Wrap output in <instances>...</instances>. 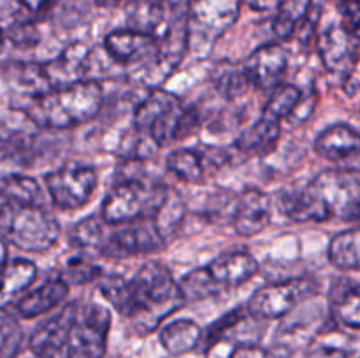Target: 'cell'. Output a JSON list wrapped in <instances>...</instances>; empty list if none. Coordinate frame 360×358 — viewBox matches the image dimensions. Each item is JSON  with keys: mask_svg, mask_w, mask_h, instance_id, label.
Instances as JSON below:
<instances>
[{"mask_svg": "<svg viewBox=\"0 0 360 358\" xmlns=\"http://www.w3.org/2000/svg\"><path fill=\"white\" fill-rule=\"evenodd\" d=\"M129 290L130 311L127 318L143 333L155 330L162 319L185 305L171 270L160 262L141 265L129 281Z\"/></svg>", "mask_w": 360, "mask_h": 358, "instance_id": "obj_1", "label": "cell"}, {"mask_svg": "<svg viewBox=\"0 0 360 358\" xmlns=\"http://www.w3.org/2000/svg\"><path fill=\"white\" fill-rule=\"evenodd\" d=\"M104 102V91L97 81H79L70 86L51 90L23 109L39 126L55 130L72 128L94 119Z\"/></svg>", "mask_w": 360, "mask_h": 358, "instance_id": "obj_2", "label": "cell"}, {"mask_svg": "<svg viewBox=\"0 0 360 358\" xmlns=\"http://www.w3.org/2000/svg\"><path fill=\"white\" fill-rule=\"evenodd\" d=\"M0 234L23 251L42 253L56 244L60 225L41 207L6 202L0 207Z\"/></svg>", "mask_w": 360, "mask_h": 358, "instance_id": "obj_3", "label": "cell"}, {"mask_svg": "<svg viewBox=\"0 0 360 358\" xmlns=\"http://www.w3.org/2000/svg\"><path fill=\"white\" fill-rule=\"evenodd\" d=\"M111 314L104 305L76 304L62 358H104Z\"/></svg>", "mask_w": 360, "mask_h": 358, "instance_id": "obj_4", "label": "cell"}, {"mask_svg": "<svg viewBox=\"0 0 360 358\" xmlns=\"http://www.w3.org/2000/svg\"><path fill=\"white\" fill-rule=\"evenodd\" d=\"M185 109H181L179 98L164 90H153L136 109L134 125L139 132L150 135L157 146L176 140L178 125Z\"/></svg>", "mask_w": 360, "mask_h": 358, "instance_id": "obj_5", "label": "cell"}, {"mask_svg": "<svg viewBox=\"0 0 360 358\" xmlns=\"http://www.w3.org/2000/svg\"><path fill=\"white\" fill-rule=\"evenodd\" d=\"M316 293H319V283L309 277L280 281L257 290L246 304V311L255 318L276 319L288 314L295 305Z\"/></svg>", "mask_w": 360, "mask_h": 358, "instance_id": "obj_6", "label": "cell"}, {"mask_svg": "<svg viewBox=\"0 0 360 358\" xmlns=\"http://www.w3.org/2000/svg\"><path fill=\"white\" fill-rule=\"evenodd\" d=\"M46 188L60 209L83 207L97 188V171L90 165L69 164L46 175Z\"/></svg>", "mask_w": 360, "mask_h": 358, "instance_id": "obj_7", "label": "cell"}, {"mask_svg": "<svg viewBox=\"0 0 360 358\" xmlns=\"http://www.w3.org/2000/svg\"><path fill=\"white\" fill-rule=\"evenodd\" d=\"M306 188L329 211L330 218L340 216L355 220V209L360 199V183L350 172L323 171Z\"/></svg>", "mask_w": 360, "mask_h": 358, "instance_id": "obj_8", "label": "cell"}, {"mask_svg": "<svg viewBox=\"0 0 360 358\" xmlns=\"http://www.w3.org/2000/svg\"><path fill=\"white\" fill-rule=\"evenodd\" d=\"M165 190H162L160 195L153 199L151 195L153 192L146 188L139 179H127V181L118 183L105 197L104 206H102V220L105 223L120 225L130 223L146 213L153 214Z\"/></svg>", "mask_w": 360, "mask_h": 358, "instance_id": "obj_9", "label": "cell"}, {"mask_svg": "<svg viewBox=\"0 0 360 358\" xmlns=\"http://www.w3.org/2000/svg\"><path fill=\"white\" fill-rule=\"evenodd\" d=\"M241 0H190L188 42L199 37L204 42H214L238 20Z\"/></svg>", "mask_w": 360, "mask_h": 358, "instance_id": "obj_10", "label": "cell"}, {"mask_svg": "<svg viewBox=\"0 0 360 358\" xmlns=\"http://www.w3.org/2000/svg\"><path fill=\"white\" fill-rule=\"evenodd\" d=\"M315 151L326 160L343 164L345 172H360V133L350 125L336 123L323 130L315 140Z\"/></svg>", "mask_w": 360, "mask_h": 358, "instance_id": "obj_11", "label": "cell"}, {"mask_svg": "<svg viewBox=\"0 0 360 358\" xmlns=\"http://www.w3.org/2000/svg\"><path fill=\"white\" fill-rule=\"evenodd\" d=\"M288 67V53L278 44H266L255 49L246 60V77L260 90H274L280 84Z\"/></svg>", "mask_w": 360, "mask_h": 358, "instance_id": "obj_12", "label": "cell"}, {"mask_svg": "<svg viewBox=\"0 0 360 358\" xmlns=\"http://www.w3.org/2000/svg\"><path fill=\"white\" fill-rule=\"evenodd\" d=\"M90 49L83 42H72L67 46L55 60L44 63V74L51 90L70 86L79 81H84V76L90 67Z\"/></svg>", "mask_w": 360, "mask_h": 358, "instance_id": "obj_13", "label": "cell"}, {"mask_svg": "<svg viewBox=\"0 0 360 358\" xmlns=\"http://www.w3.org/2000/svg\"><path fill=\"white\" fill-rule=\"evenodd\" d=\"M319 53L329 72L348 76L357 62L355 39L341 25L329 27L319 39Z\"/></svg>", "mask_w": 360, "mask_h": 358, "instance_id": "obj_14", "label": "cell"}, {"mask_svg": "<svg viewBox=\"0 0 360 358\" xmlns=\"http://www.w3.org/2000/svg\"><path fill=\"white\" fill-rule=\"evenodd\" d=\"M74 314L76 304L65 305L58 314L39 325L30 337L32 353L37 358H62Z\"/></svg>", "mask_w": 360, "mask_h": 358, "instance_id": "obj_15", "label": "cell"}, {"mask_svg": "<svg viewBox=\"0 0 360 358\" xmlns=\"http://www.w3.org/2000/svg\"><path fill=\"white\" fill-rule=\"evenodd\" d=\"M164 246L165 242L153 227H129L105 237L101 251L102 255L111 256V258H127V256L160 251Z\"/></svg>", "mask_w": 360, "mask_h": 358, "instance_id": "obj_16", "label": "cell"}, {"mask_svg": "<svg viewBox=\"0 0 360 358\" xmlns=\"http://www.w3.org/2000/svg\"><path fill=\"white\" fill-rule=\"evenodd\" d=\"M271 199L255 188L245 190L236 200L234 228L241 237H253L269 227Z\"/></svg>", "mask_w": 360, "mask_h": 358, "instance_id": "obj_17", "label": "cell"}, {"mask_svg": "<svg viewBox=\"0 0 360 358\" xmlns=\"http://www.w3.org/2000/svg\"><path fill=\"white\" fill-rule=\"evenodd\" d=\"M206 269L221 291H225L248 283L259 272V263L250 253L238 251L218 256L207 263Z\"/></svg>", "mask_w": 360, "mask_h": 358, "instance_id": "obj_18", "label": "cell"}, {"mask_svg": "<svg viewBox=\"0 0 360 358\" xmlns=\"http://www.w3.org/2000/svg\"><path fill=\"white\" fill-rule=\"evenodd\" d=\"M7 83H9L14 97L25 100L21 109L51 91V86L46 79L44 67L39 63L18 62L7 65Z\"/></svg>", "mask_w": 360, "mask_h": 358, "instance_id": "obj_19", "label": "cell"}, {"mask_svg": "<svg viewBox=\"0 0 360 358\" xmlns=\"http://www.w3.org/2000/svg\"><path fill=\"white\" fill-rule=\"evenodd\" d=\"M104 46L112 58L122 63H130L136 60L153 58L157 51V39L153 35L123 28V30L111 32L105 37Z\"/></svg>", "mask_w": 360, "mask_h": 358, "instance_id": "obj_20", "label": "cell"}, {"mask_svg": "<svg viewBox=\"0 0 360 358\" xmlns=\"http://www.w3.org/2000/svg\"><path fill=\"white\" fill-rule=\"evenodd\" d=\"M67 295H69V284L62 277H51L18 300V312L27 319L37 318L62 304Z\"/></svg>", "mask_w": 360, "mask_h": 358, "instance_id": "obj_21", "label": "cell"}, {"mask_svg": "<svg viewBox=\"0 0 360 358\" xmlns=\"http://www.w3.org/2000/svg\"><path fill=\"white\" fill-rule=\"evenodd\" d=\"M35 276H37V267L28 260L16 258L7 262L0 276V311L16 302L18 297L34 283Z\"/></svg>", "mask_w": 360, "mask_h": 358, "instance_id": "obj_22", "label": "cell"}, {"mask_svg": "<svg viewBox=\"0 0 360 358\" xmlns=\"http://www.w3.org/2000/svg\"><path fill=\"white\" fill-rule=\"evenodd\" d=\"M185 213L186 207L181 197L176 192H172V190H169V192L165 190L160 202L157 204L153 214H151V218H153V228L157 230V234L160 235V239L165 244L176 237L183 220H185Z\"/></svg>", "mask_w": 360, "mask_h": 358, "instance_id": "obj_23", "label": "cell"}, {"mask_svg": "<svg viewBox=\"0 0 360 358\" xmlns=\"http://www.w3.org/2000/svg\"><path fill=\"white\" fill-rule=\"evenodd\" d=\"M280 139V123L260 116L236 140V150L243 154H262L273 150Z\"/></svg>", "mask_w": 360, "mask_h": 358, "instance_id": "obj_24", "label": "cell"}, {"mask_svg": "<svg viewBox=\"0 0 360 358\" xmlns=\"http://www.w3.org/2000/svg\"><path fill=\"white\" fill-rule=\"evenodd\" d=\"M165 4L162 0H130L127 6V28L139 34L153 35L165 21Z\"/></svg>", "mask_w": 360, "mask_h": 358, "instance_id": "obj_25", "label": "cell"}, {"mask_svg": "<svg viewBox=\"0 0 360 358\" xmlns=\"http://www.w3.org/2000/svg\"><path fill=\"white\" fill-rule=\"evenodd\" d=\"M202 340V330L192 319L169 323L160 332V343L171 354H185Z\"/></svg>", "mask_w": 360, "mask_h": 358, "instance_id": "obj_26", "label": "cell"}, {"mask_svg": "<svg viewBox=\"0 0 360 358\" xmlns=\"http://www.w3.org/2000/svg\"><path fill=\"white\" fill-rule=\"evenodd\" d=\"M329 260L338 269L360 272V227L340 232L330 241Z\"/></svg>", "mask_w": 360, "mask_h": 358, "instance_id": "obj_27", "label": "cell"}, {"mask_svg": "<svg viewBox=\"0 0 360 358\" xmlns=\"http://www.w3.org/2000/svg\"><path fill=\"white\" fill-rule=\"evenodd\" d=\"M311 9V0H280L276 16L273 20V32L281 41H288L304 23Z\"/></svg>", "mask_w": 360, "mask_h": 358, "instance_id": "obj_28", "label": "cell"}, {"mask_svg": "<svg viewBox=\"0 0 360 358\" xmlns=\"http://www.w3.org/2000/svg\"><path fill=\"white\" fill-rule=\"evenodd\" d=\"M0 195L9 204L18 206H37L41 199V186L30 175L16 172L0 178Z\"/></svg>", "mask_w": 360, "mask_h": 358, "instance_id": "obj_29", "label": "cell"}, {"mask_svg": "<svg viewBox=\"0 0 360 358\" xmlns=\"http://www.w3.org/2000/svg\"><path fill=\"white\" fill-rule=\"evenodd\" d=\"M167 168L186 183H200L206 174V165H204L202 154L193 150H176L169 153Z\"/></svg>", "mask_w": 360, "mask_h": 358, "instance_id": "obj_30", "label": "cell"}, {"mask_svg": "<svg viewBox=\"0 0 360 358\" xmlns=\"http://www.w3.org/2000/svg\"><path fill=\"white\" fill-rule=\"evenodd\" d=\"M178 286L185 304L186 302L204 300V298H210L213 297V295L221 293V288L214 283L206 267H200V269H195L192 270V272L186 274V276L179 281Z\"/></svg>", "mask_w": 360, "mask_h": 358, "instance_id": "obj_31", "label": "cell"}, {"mask_svg": "<svg viewBox=\"0 0 360 358\" xmlns=\"http://www.w3.org/2000/svg\"><path fill=\"white\" fill-rule=\"evenodd\" d=\"M301 98L302 93L297 86H294V84H278L273 90L269 100H267L266 107H264L262 116L280 123V119L287 118L297 109Z\"/></svg>", "mask_w": 360, "mask_h": 358, "instance_id": "obj_32", "label": "cell"}, {"mask_svg": "<svg viewBox=\"0 0 360 358\" xmlns=\"http://www.w3.org/2000/svg\"><path fill=\"white\" fill-rule=\"evenodd\" d=\"M334 316L345 326L360 329V284L348 288L338 298L336 305H334Z\"/></svg>", "mask_w": 360, "mask_h": 358, "instance_id": "obj_33", "label": "cell"}, {"mask_svg": "<svg viewBox=\"0 0 360 358\" xmlns=\"http://www.w3.org/2000/svg\"><path fill=\"white\" fill-rule=\"evenodd\" d=\"M101 293L104 295L105 300H108L120 314L127 318V314H129L130 311L129 281L123 279L122 276L105 277L101 283Z\"/></svg>", "mask_w": 360, "mask_h": 358, "instance_id": "obj_34", "label": "cell"}, {"mask_svg": "<svg viewBox=\"0 0 360 358\" xmlns=\"http://www.w3.org/2000/svg\"><path fill=\"white\" fill-rule=\"evenodd\" d=\"M23 346V330L11 316L0 314V358H14Z\"/></svg>", "mask_w": 360, "mask_h": 358, "instance_id": "obj_35", "label": "cell"}, {"mask_svg": "<svg viewBox=\"0 0 360 358\" xmlns=\"http://www.w3.org/2000/svg\"><path fill=\"white\" fill-rule=\"evenodd\" d=\"M4 34H6V39H9L16 48L21 49L34 48L41 41L39 28L35 27L34 21L25 20V18H14L9 27L4 28Z\"/></svg>", "mask_w": 360, "mask_h": 358, "instance_id": "obj_36", "label": "cell"}, {"mask_svg": "<svg viewBox=\"0 0 360 358\" xmlns=\"http://www.w3.org/2000/svg\"><path fill=\"white\" fill-rule=\"evenodd\" d=\"M70 239L83 248H101L105 239L102 221H98L97 218H86L72 228Z\"/></svg>", "mask_w": 360, "mask_h": 358, "instance_id": "obj_37", "label": "cell"}, {"mask_svg": "<svg viewBox=\"0 0 360 358\" xmlns=\"http://www.w3.org/2000/svg\"><path fill=\"white\" fill-rule=\"evenodd\" d=\"M248 314V311H246V307H239V309H234V311L227 312L225 316H221L218 321H214L213 325L210 326V330L206 332V336H204V350L210 351L211 347L214 346V344L218 343V340L221 339V337L225 336V333L229 332L231 329H234L238 323H241L243 319H245V316Z\"/></svg>", "mask_w": 360, "mask_h": 358, "instance_id": "obj_38", "label": "cell"}, {"mask_svg": "<svg viewBox=\"0 0 360 358\" xmlns=\"http://www.w3.org/2000/svg\"><path fill=\"white\" fill-rule=\"evenodd\" d=\"M101 274L102 270L95 263L86 262L83 258H70L63 270L62 279L67 284H86L97 279Z\"/></svg>", "mask_w": 360, "mask_h": 358, "instance_id": "obj_39", "label": "cell"}, {"mask_svg": "<svg viewBox=\"0 0 360 358\" xmlns=\"http://www.w3.org/2000/svg\"><path fill=\"white\" fill-rule=\"evenodd\" d=\"M340 13L343 18L341 27L360 41V0H340Z\"/></svg>", "mask_w": 360, "mask_h": 358, "instance_id": "obj_40", "label": "cell"}, {"mask_svg": "<svg viewBox=\"0 0 360 358\" xmlns=\"http://www.w3.org/2000/svg\"><path fill=\"white\" fill-rule=\"evenodd\" d=\"M248 86H252V83H250V79L246 77L245 70L241 69L238 70V72H232L229 74L227 77H224V79H221L220 88L229 98H234L245 93V91L248 90Z\"/></svg>", "mask_w": 360, "mask_h": 358, "instance_id": "obj_41", "label": "cell"}, {"mask_svg": "<svg viewBox=\"0 0 360 358\" xmlns=\"http://www.w3.org/2000/svg\"><path fill=\"white\" fill-rule=\"evenodd\" d=\"M231 358H290L288 353L280 350H266V347L253 346V344H243L232 351Z\"/></svg>", "mask_w": 360, "mask_h": 358, "instance_id": "obj_42", "label": "cell"}, {"mask_svg": "<svg viewBox=\"0 0 360 358\" xmlns=\"http://www.w3.org/2000/svg\"><path fill=\"white\" fill-rule=\"evenodd\" d=\"M306 358H350L347 350H341V347H333V346H320L316 350L309 351Z\"/></svg>", "mask_w": 360, "mask_h": 358, "instance_id": "obj_43", "label": "cell"}, {"mask_svg": "<svg viewBox=\"0 0 360 358\" xmlns=\"http://www.w3.org/2000/svg\"><path fill=\"white\" fill-rule=\"evenodd\" d=\"M18 7H21V4L18 0H0V21L11 18V21L16 18Z\"/></svg>", "mask_w": 360, "mask_h": 358, "instance_id": "obj_44", "label": "cell"}, {"mask_svg": "<svg viewBox=\"0 0 360 358\" xmlns=\"http://www.w3.org/2000/svg\"><path fill=\"white\" fill-rule=\"evenodd\" d=\"M18 2L21 4V7L27 11H30V13H42V11L48 9L49 6H51L53 2H56V0H18Z\"/></svg>", "mask_w": 360, "mask_h": 358, "instance_id": "obj_45", "label": "cell"}, {"mask_svg": "<svg viewBox=\"0 0 360 358\" xmlns=\"http://www.w3.org/2000/svg\"><path fill=\"white\" fill-rule=\"evenodd\" d=\"M9 253H7V244L4 239H0V276H2L4 269H6L7 262H9Z\"/></svg>", "mask_w": 360, "mask_h": 358, "instance_id": "obj_46", "label": "cell"}, {"mask_svg": "<svg viewBox=\"0 0 360 358\" xmlns=\"http://www.w3.org/2000/svg\"><path fill=\"white\" fill-rule=\"evenodd\" d=\"M120 2H122V0H95V4L101 7H115L118 6Z\"/></svg>", "mask_w": 360, "mask_h": 358, "instance_id": "obj_47", "label": "cell"}, {"mask_svg": "<svg viewBox=\"0 0 360 358\" xmlns=\"http://www.w3.org/2000/svg\"><path fill=\"white\" fill-rule=\"evenodd\" d=\"M348 354H350V357H354V358H360V340L355 343L354 351H352V353H348Z\"/></svg>", "mask_w": 360, "mask_h": 358, "instance_id": "obj_48", "label": "cell"}, {"mask_svg": "<svg viewBox=\"0 0 360 358\" xmlns=\"http://www.w3.org/2000/svg\"><path fill=\"white\" fill-rule=\"evenodd\" d=\"M4 41H6V34H4V27L0 25V48H2Z\"/></svg>", "mask_w": 360, "mask_h": 358, "instance_id": "obj_49", "label": "cell"}, {"mask_svg": "<svg viewBox=\"0 0 360 358\" xmlns=\"http://www.w3.org/2000/svg\"><path fill=\"white\" fill-rule=\"evenodd\" d=\"M355 220H360V199L357 202V209H355Z\"/></svg>", "mask_w": 360, "mask_h": 358, "instance_id": "obj_50", "label": "cell"}]
</instances>
